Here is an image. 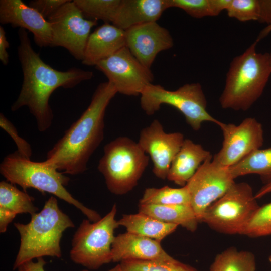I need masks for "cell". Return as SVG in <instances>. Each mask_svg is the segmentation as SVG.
Wrapping results in <instances>:
<instances>
[{
	"instance_id": "484cf974",
	"label": "cell",
	"mask_w": 271,
	"mask_h": 271,
	"mask_svg": "<svg viewBox=\"0 0 271 271\" xmlns=\"http://www.w3.org/2000/svg\"><path fill=\"white\" fill-rule=\"evenodd\" d=\"M139 204L191 205V201L189 193L186 185L178 188L165 186L159 188H146L140 200Z\"/></svg>"
},
{
	"instance_id": "e0dca14e",
	"label": "cell",
	"mask_w": 271,
	"mask_h": 271,
	"mask_svg": "<svg viewBox=\"0 0 271 271\" xmlns=\"http://www.w3.org/2000/svg\"><path fill=\"white\" fill-rule=\"evenodd\" d=\"M161 242L128 232L116 236L112 244V261L172 259Z\"/></svg>"
},
{
	"instance_id": "44dd1931",
	"label": "cell",
	"mask_w": 271,
	"mask_h": 271,
	"mask_svg": "<svg viewBox=\"0 0 271 271\" xmlns=\"http://www.w3.org/2000/svg\"><path fill=\"white\" fill-rule=\"evenodd\" d=\"M139 212L164 223L180 225L192 232L195 231L199 223L190 205L139 204Z\"/></svg>"
},
{
	"instance_id": "2e32d148",
	"label": "cell",
	"mask_w": 271,
	"mask_h": 271,
	"mask_svg": "<svg viewBox=\"0 0 271 271\" xmlns=\"http://www.w3.org/2000/svg\"><path fill=\"white\" fill-rule=\"evenodd\" d=\"M0 22L31 32L40 47H51V29L47 19L21 0L0 1Z\"/></svg>"
},
{
	"instance_id": "8992f818",
	"label": "cell",
	"mask_w": 271,
	"mask_h": 271,
	"mask_svg": "<svg viewBox=\"0 0 271 271\" xmlns=\"http://www.w3.org/2000/svg\"><path fill=\"white\" fill-rule=\"evenodd\" d=\"M149 156L138 143L126 137H119L106 144L97 169L103 175L108 190L122 195L138 184L147 167Z\"/></svg>"
},
{
	"instance_id": "d6986e66",
	"label": "cell",
	"mask_w": 271,
	"mask_h": 271,
	"mask_svg": "<svg viewBox=\"0 0 271 271\" xmlns=\"http://www.w3.org/2000/svg\"><path fill=\"white\" fill-rule=\"evenodd\" d=\"M168 8L167 0H121L112 23L126 30L135 26L156 22Z\"/></svg>"
},
{
	"instance_id": "30bf717a",
	"label": "cell",
	"mask_w": 271,
	"mask_h": 271,
	"mask_svg": "<svg viewBox=\"0 0 271 271\" xmlns=\"http://www.w3.org/2000/svg\"><path fill=\"white\" fill-rule=\"evenodd\" d=\"M47 20L51 29V47H64L82 61L91 30L97 21L86 18L73 1H68Z\"/></svg>"
},
{
	"instance_id": "8fae6325",
	"label": "cell",
	"mask_w": 271,
	"mask_h": 271,
	"mask_svg": "<svg viewBox=\"0 0 271 271\" xmlns=\"http://www.w3.org/2000/svg\"><path fill=\"white\" fill-rule=\"evenodd\" d=\"M229 167L206 160L186 184L192 207L199 222L212 203L221 197L235 183Z\"/></svg>"
},
{
	"instance_id": "5b68a950",
	"label": "cell",
	"mask_w": 271,
	"mask_h": 271,
	"mask_svg": "<svg viewBox=\"0 0 271 271\" xmlns=\"http://www.w3.org/2000/svg\"><path fill=\"white\" fill-rule=\"evenodd\" d=\"M0 173L7 181L19 185L25 192L28 188H34L73 205L91 222L101 218L97 212L85 206L66 190L65 186L70 178L45 161H32L16 151L4 158L0 165Z\"/></svg>"
},
{
	"instance_id": "e575fe53",
	"label": "cell",
	"mask_w": 271,
	"mask_h": 271,
	"mask_svg": "<svg viewBox=\"0 0 271 271\" xmlns=\"http://www.w3.org/2000/svg\"><path fill=\"white\" fill-rule=\"evenodd\" d=\"M9 47V43L5 31L2 26H0V60L4 65H7L9 62V54L7 51Z\"/></svg>"
},
{
	"instance_id": "7bdbcfd3",
	"label": "cell",
	"mask_w": 271,
	"mask_h": 271,
	"mask_svg": "<svg viewBox=\"0 0 271 271\" xmlns=\"http://www.w3.org/2000/svg\"><path fill=\"white\" fill-rule=\"evenodd\" d=\"M268 259H269V261L271 263V255L269 257Z\"/></svg>"
},
{
	"instance_id": "60d3db41",
	"label": "cell",
	"mask_w": 271,
	"mask_h": 271,
	"mask_svg": "<svg viewBox=\"0 0 271 271\" xmlns=\"http://www.w3.org/2000/svg\"><path fill=\"white\" fill-rule=\"evenodd\" d=\"M81 271H89V270L88 269H83ZM108 271H122V269H121L120 264H119Z\"/></svg>"
},
{
	"instance_id": "836d02e7",
	"label": "cell",
	"mask_w": 271,
	"mask_h": 271,
	"mask_svg": "<svg viewBox=\"0 0 271 271\" xmlns=\"http://www.w3.org/2000/svg\"><path fill=\"white\" fill-rule=\"evenodd\" d=\"M259 15L258 21L271 24V0H259Z\"/></svg>"
},
{
	"instance_id": "f546056e",
	"label": "cell",
	"mask_w": 271,
	"mask_h": 271,
	"mask_svg": "<svg viewBox=\"0 0 271 271\" xmlns=\"http://www.w3.org/2000/svg\"><path fill=\"white\" fill-rule=\"evenodd\" d=\"M229 17L245 22L258 20L259 0H231L226 10Z\"/></svg>"
},
{
	"instance_id": "277c9868",
	"label": "cell",
	"mask_w": 271,
	"mask_h": 271,
	"mask_svg": "<svg viewBox=\"0 0 271 271\" xmlns=\"http://www.w3.org/2000/svg\"><path fill=\"white\" fill-rule=\"evenodd\" d=\"M256 41L233 58L219 98L223 109L245 111L262 95L271 74L269 53H258Z\"/></svg>"
},
{
	"instance_id": "cb8c5ba5",
	"label": "cell",
	"mask_w": 271,
	"mask_h": 271,
	"mask_svg": "<svg viewBox=\"0 0 271 271\" xmlns=\"http://www.w3.org/2000/svg\"><path fill=\"white\" fill-rule=\"evenodd\" d=\"M210 271H256L255 258L251 252L230 247L216 256Z\"/></svg>"
},
{
	"instance_id": "9a60e30c",
	"label": "cell",
	"mask_w": 271,
	"mask_h": 271,
	"mask_svg": "<svg viewBox=\"0 0 271 271\" xmlns=\"http://www.w3.org/2000/svg\"><path fill=\"white\" fill-rule=\"evenodd\" d=\"M124 31L126 47L149 69L159 53L174 45L169 31L156 22L135 26Z\"/></svg>"
},
{
	"instance_id": "6da1fadb",
	"label": "cell",
	"mask_w": 271,
	"mask_h": 271,
	"mask_svg": "<svg viewBox=\"0 0 271 271\" xmlns=\"http://www.w3.org/2000/svg\"><path fill=\"white\" fill-rule=\"evenodd\" d=\"M18 54L23 73L19 95L11 106L15 111L27 106L36 119L40 132L51 126L53 114L49 104L52 93L58 88H70L91 79L92 72L77 68L65 71L54 69L46 64L32 48L28 33L19 28Z\"/></svg>"
},
{
	"instance_id": "ab89813d",
	"label": "cell",
	"mask_w": 271,
	"mask_h": 271,
	"mask_svg": "<svg viewBox=\"0 0 271 271\" xmlns=\"http://www.w3.org/2000/svg\"><path fill=\"white\" fill-rule=\"evenodd\" d=\"M271 32V24L267 25L262 29L259 34L256 41L258 42L261 39H263Z\"/></svg>"
},
{
	"instance_id": "603a6c76",
	"label": "cell",
	"mask_w": 271,
	"mask_h": 271,
	"mask_svg": "<svg viewBox=\"0 0 271 271\" xmlns=\"http://www.w3.org/2000/svg\"><path fill=\"white\" fill-rule=\"evenodd\" d=\"M229 168L234 179L247 174H256L267 182L271 180V147L257 149Z\"/></svg>"
},
{
	"instance_id": "52a82bcc",
	"label": "cell",
	"mask_w": 271,
	"mask_h": 271,
	"mask_svg": "<svg viewBox=\"0 0 271 271\" xmlns=\"http://www.w3.org/2000/svg\"><path fill=\"white\" fill-rule=\"evenodd\" d=\"M140 95L141 107L148 115H153L162 104H167L181 112L195 131L199 130L204 122L217 125L221 122L208 112L206 98L199 83H187L173 91L152 83Z\"/></svg>"
},
{
	"instance_id": "8d00e7d4",
	"label": "cell",
	"mask_w": 271,
	"mask_h": 271,
	"mask_svg": "<svg viewBox=\"0 0 271 271\" xmlns=\"http://www.w3.org/2000/svg\"><path fill=\"white\" fill-rule=\"evenodd\" d=\"M46 262L43 257H40L37 259V261L34 262L31 260L26 262L18 268V271H45L44 266Z\"/></svg>"
},
{
	"instance_id": "9c48e42d",
	"label": "cell",
	"mask_w": 271,
	"mask_h": 271,
	"mask_svg": "<svg viewBox=\"0 0 271 271\" xmlns=\"http://www.w3.org/2000/svg\"><path fill=\"white\" fill-rule=\"evenodd\" d=\"M259 207L251 186L246 182H235L207 208L201 222L221 233L242 235Z\"/></svg>"
},
{
	"instance_id": "b9f144b4",
	"label": "cell",
	"mask_w": 271,
	"mask_h": 271,
	"mask_svg": "<svg viewBox=\"0 0 271 271\" xmlns=\"http://www.w3.org/2000/svg\"><path fill=\"white\" fill-rule=\"evenodd\" d=\"M269 63L271 67V52L269 53Z\"/></svg>"
},
{
	"instance_id": "74e56055",
	"label": "cell",
	"mask_w": 271,
	"mask_h": 271,
	"mask_svg": "<svg viewBox=\"0 0 271 271\" xmlns=\"http://www.w3.org/2000/svg\"><path fill=\"white\" fill-rule=\"evenodd\" d=\"M231 0H211L214 16L218 15L222 11L226 10Z\"/></svg>"
},
{
	"instance_id": "d590c367",
	"label": "cell",
	"mask_w": 271,
	"mask_h": 271,
	"mask_svg": "<svg viewBox=\"0 0 271 271\" xmlns=\"http://www.w3.org/2000/svg\"><path fill=\"white\" fill-rule=\"evenodd\" d=\"M16 214L11 211L0 207V232L5 233L9 224L16 216Z\"/></svg>"
},
{
	"instance_id": "ffe728a7",
	"label": "cell",
	"mask_w": 271,
	"mask_h": 271,
	"mask_svg": "<svg viewBox=\"0 0 271 271\" xmlns=\"http://www.w3.org/2000/svg\"><path fill=\"white\" fill-rule=\"evenodd\" d=\"M211 157L210 152L204 149L200 144L185 139L171 163L167 179L183 187L201 164Z\"/></svg>"
},
{
	"instance_id": "d6a6232c",
	"label": "cell",
	"mask_w": 271,
	"mask_h": 271,
	"mask_svg": "<svg viewBox=\"0 0 271 271\" xmlns=\"http://www.w3.org/2000/svg\"><path fill=\"white\" fill-rule=\"evenodd\" d=\"M68 0H33L29 6L47 19Z\"/></svg>"
},
{
	"instance_id": "83f0119b",
	"label": "cell",
	"mask_w": 271,
	"mask_h": 271,
	"mask_svg": "<svg viewBox=\"0 0 271 271\" xmlns=\"http://www.w3.org/2000/svg\"><path fill=\"white\" fill-rule=\"evenodd\" d=\"M122 271H198L174 258L170 260L130 259L119 263Z\"/></svg>"
},
{
	"instance_id": "1f68e13d",
	"label": "cell",
	"mask_w": 271,
	"mask_h": 271,
	"mask_svg": "<svg viewBox=\"0 0 271 271\" xmlns=\"http://www.w3.org/2000/svg\"><path fill=\"white\" fill-rule=\"evenodd\" d=\"M0 126L13 139L17 147V151L23 157L30 159L32 154L31 145L19 136L16 127L3 113L0 114Z\"/></svg>"
},
{
	"instance_id": "7c38bea8",
	"label": "cell",
	"mask_w": 271,
	"mask_h": 271,
	"mask_svg": "<svg viewBox=\"0 0 271 271\" xmlns=\"http://www.w3.org/2000/svg\"><path fill=\"white\" fill-rule=\"evenodd\" d=\"M95 67L106 76L117 93L125 95H140L154 80L150 69L142 64L126 46L98 62Z\"/></svg>"
},
{
	"instance_id": "f35d334b",
	"label": "cell",
	"mask_w": 271,
	"mask_h": 271,
	"mask_svg": "<svg viewBox=\"0 0 271 271\" xmlns=\"http://www.w3.org/2000/svg\"><path fill=\"white\" fill-rule=\"evenodd\" d=\"M271 193V180L267 181L255 194L256 199H259Z\"/></svg>"
},
{
	"instance_id": "5bb4252c",
	"label": "cell",
	"mask_w": 271,
	"mask_h": 271,
	"mask_svg": "<svg viewBox=\"0 0 271 271\" xmlns=\"http://www.w3.org/2000/svg\"><path fill=\"white\" fill-rule=\"evenodd\" d=\"M184 140L181 132L166 133L161 122L155 119L141 130L138 143L151 158L155 176L165 180L171 163Z\"/></svg>"
},
{
	"instance_id": "7a4b0ae2",
	"label": "cell",
	"mask_w": 271,
	"mask_h": 271,
	"mask_svg": "<svg viewBox=\"0 0 271 271\" xmlns=\"http://www.w3.org/2000/svg\"><path fill=\"white\" fill-rule=\"evenodd\" d=\"M117 93L109 81L99 84L87 109L47 152L45 161L64 174L85 172L103 140L105 111Z\"/></svg>"
},
{
	"instance_id": "3957f363",
	"label": "cell",
	"mask_w": 271,
	"mask_h": 271,
	"mask_svg": "<svg viewBox=\"0 0 271 271\" xmlns=\"http://www.w3.org/2000/svg\"><path fill=\"white\" fill-rule=\"evenodd\" d=\"M14 226L20 236L14 270L34 258L44 256L60 258L63 234L66 229L75 227L69 216L60 209L57 199L54 196L45 202L39 212L31 215L29 223L15 222Z\"/></svg>"
},
{
	"instance_id": "ac0fdd59",
	"label": "cell",
	"mask_w": 271,
	"mask_h": 271,
	"mask_svg": "<svg viewBox=\"0 0 271 271\" xmlns=\"http://www.w3.org/2000/svg\"><path fill=\"white\" fill-rule=\"evenodd\" d=\"M125 46V31L105 23L90 34L82 63L95 66Z\"/></svg>"
},
{
	"instance_id": "d4e9b609",
	"label": "cell",
	"mask_w": 271,
	"mask_h": 271,
	"mask_svg": "<svg viewBox=\"0 0 271 271\" xmlns=\"http://www.w3.org/2000/svg\"><path fill=\"white\" fill-rule=\"evenodd\" d=\"M34 198L26 192L22 191L8 181L0 182V207L6 208L16 215L37 213L38 208L34 203Z\"/></svg>"
},
{
	"instance_id": "4316f807",
	"label": "cell",
	"mask_w": 271,
	"mask_h": 271,
	"mask_svg": "<svg viewBox=\"0 0 271 271\" xmlns=\"http://www.w3.org/2000/svg\"><path fill=\"white\" fill-rule=\"evenodd\" d=\"M88 19L101 20L112 23L121 0H74L73 1Z\"/></svg>"
},
{
	"instance_id": "f1b7e54d",
	"label": "cell",
	"mask_w": 271,
	"mask_h": 271,
	"mask_svg": "<svg viewBox=\"0 0 271 271\" xmlns=\"http://www.w3.org/2000/svg\"><path fill=\"white\" fill-rule=\"evenodd\" d=\"M242 235L250 237L271 235V202L257 208Z\"/></svg>"
},
{
	"instance_id": "4fadbf2b",
	"label": "cell",
	"mask_w": 271,
	"mask_h": 271,
	"mask_svg": "<svg viewBox=\"0 0 271 271\" xmlns=\"http://www.w3.org/2000/svg\"><path fill=\"white\" fill-rule=\"evenodd\" d=\"M218 126L223 140L221 149L212 160L221 166L235 165L263 145L262 126L254 118H246L238 125L221 122Z\"/></svg>"
},
{
	"instance_id": "4dcf8cb0",
	"label": "cell",
	"mask_w": 271,
	"mask_h": 271,
	"mask_svg": "<svg viewBox=\"0 0 271 271\" xmlns=\"http://www.w3.org/2000/svg\"><path fill=\"white\" fill-rule=\"evenodd\" d=\"M169 8H178L191 17L202 18L214 16L211 0H167Z\"/></svg>"
},
{
	"instance_id": "7402d4cb",
	"label": "cell",
	"mask_w": 271,
	"mask_h": 271,
	"mask_svg": "<svg viewBox=\"0 0 271 271\" xmlns=\"http://www.w3.org/2000/svg\"><path fill=\"white\" fill-rule=\"evenodd\" d=\"M117 221L119 226L126 228V232L159 242L174 232L178 226L161 222L139 212L136 214H124Z\"/></svg>"
},
{
	"instance_id": "ba28073f",
	"label": "cell",
	"mask_w": 271,
	"mask_h": 271,
	"mask_svg": "<svg viewBox=\"0 0 271 271\" xmlns=\"http://www.w3.org/2000/svg\"><path fill=\"white\" fill-rule=\"evenodd\" d=\"M116 205L99 220L84 219L72 240L70 258L76 264L94 270L112 261L111 247L115 230L119 225L115 219Z\"/></svg>"
}]
</instances>
